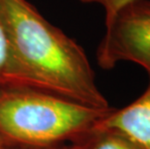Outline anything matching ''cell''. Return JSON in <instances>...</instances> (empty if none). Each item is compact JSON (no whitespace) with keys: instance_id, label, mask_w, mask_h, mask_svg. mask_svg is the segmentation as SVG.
<instances>
[{"instance_id":"cell-1","label":"cell","mask_w":150,"mask_h":149,"mask_svg":"<svg viewBox=\"0 0 150 149\" xmlns=\"http://www.w3.org/2000/svg\"><path fill=\"white\" fill-rule=\"evenodd\" d=\"M8 45L4 80L95 109H110L83 49L49 23L27 0H0Z\"/></svg>"},{"instance_id":"cell-2","label":"cell","mask_w":150,"mask_h":149,"mask_svg":"<svg viewBox=\"0 0 150 149\" xmlns=\"http://www.w3.org/2000/svg\"><path fill=\"white\" fill-rule=\"evenodd\" d=\"M113 109H101L9 80H0V149L76 143Z\"/></svg>"},{"instance_id":"cell-3","label":"cell","mask_w":150,"mask_h":149,"mask_svg":"<svg viewBox=\"0 0 150 149\" xmlns=\"http://www.w3.org/2000/svg\"><path fill=\"white\" fill-rule=\"evenodd\" d=\"M97 49L100 67L110 70L128 61L150 74V0H136L117 12L110 23Z\"/></svg>"},{"instance_id":"cell-4","label":"cell","mask_w":150,"mask_h":149,"mask_svg":"<svg viewBox=\"0 0 150 149\" xmlns=\"http://www.w3.org/2000/svg\"><path fill=\"white\" fill-rule=\"evenodd\" d=\"M145 91L121 109H113L96 127L115 131L140 149H150V74Z\"/></svg>"},{"instance_id":"cell-5","label":"cell","mask_w":150,"mask_h":149,"mask_svg":"<svg viewBox=\"0 0 150 149\" xmlns=\"http://www.w3.org/2000/svg\"><path fill=\"white\" fill-rule=\"evenodd\" d=\"M76 144L79 149H140L119 133L96 126Z\"/></svg>"},{"instance_id":"cell-6","label":"cell","mask_w":150,"mask_h":149,"mask_svg":"<svg viewBox=\"0 0 150 149\" xmlns=\"http://www.w3.org/2000/svg\"><path fill=\"white\" fill-rule=\"evenodd\" d=\"M79 1L83 4H95L101 6L105 12V24H107L124 6L136 0H79Z\"/></svg>"},{"instance_id":"cell-7","label":"cell","mask_w":150,"mask_h":149,"mask_svg":"<svg viewBox=\"0 0 150 149\" xmlns=\"http://www.w3.org/2000/svg\"><path fill=\"white\" fill-rule=\"evenodd\" d=\"M8 62V45L6 39L4 29L0 21V80H3L5 77L6 68Z\"/></svg>"},{"instance_id":"cell-8","label":"cell","mask_w":150,"mask_h":149,"mask_svg":"<svg viewBox=\"0 0 150 149\" xmlns=\"http://www.w3.org/2000/svg\"><path fill=\"white\" fill-rule=\"evenodd\" d=\"M27 149H79V144L76 143H67L57 146H50V147H40V148H27Z\"/></svg>"}]
</instances>
